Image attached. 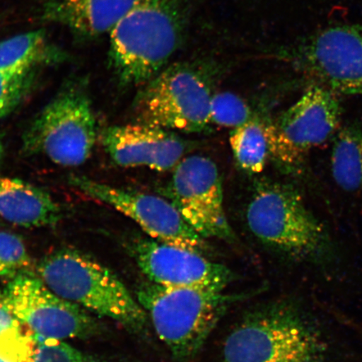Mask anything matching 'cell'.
Returning <instances> with one entry per match:
<instances>
[{"mask_svg": "<svg viewBox=\"0 0 362 362\" xmlns=\"http://www.w3.org/2000/svg\"><path fill=\"white\" fill-rule=\"evenodd\" d=\"M0 217L23 228H44L57 224L62 211L44 189L19 179L0 176Z\"/></svg>", "mask_w": 362, "mask_h": 362, "instance_id": "cell-16", "label": "cell"}, {"mask_svg": "<svg viewBox=\"0 0 362 362\" xmlns=\"http://www.w3.org/2000/svg\"><path fill=\"white\" fill-rule=\"evenodd\" d=\"M98 136L92 103L83 88H66L45 106L23 139L25 151L64 167L84 164Z\"/></svg>", "mask_w": 362, "mask_h": 362, "instance_id": "cell-7", "label": "cell"}, {"mask_svg": "<svg viewBox=\"0 0 362 362\" xmlns=\"http://www.w3.org/2000/svg\"><path fill=\"white\" fill-rule=\"evenodd\" d=\"M19 329V321L8 311L0 293V338L20 332Z\"/></svg>", "mask_w": 362, "mask_h": 362, "instance_id": "cell-24", "label": "cell"}, {"mask_svg": "<svg viewBox=\"0 0 362 362\" xmlns=\"http://www.w3.org/2000/svg\"><path fill=\"white\" fill-rule=\"evenodd\" d=\"M70 182L89 197L128 216L157 242L202 255L210 250L206 240L187 223L169 199L112 187L84 176H74Z\"/></svg>", "mask_w": 362, "mask_h": 362, "instance_id": "cell-10", "label": "cell"}, {"mask_svg": "<svg viewBox=\"0 0 362 362\" xmlns=\"http://www.w3.org/2000/svg\"><path fill=\"white\" fill-rule=\"evenodd\" d=\"M4 144H3V142L1 141V139H0V158H1L4 155Z\"/></svg>", "mask_w": 362, "mask_h": 362, "instance_id": "cell-26", "label": "cell"}, {"mask_svg": "<svg viewBox=\"0 0 362 362\" xmlns=\"http://www.w3.org/2000/svg\"><path fill=\"white\" fill-rule=\"evenodd\" d=\"M300 62L334 93L362 94V25L329 27L303 45Z\"/></svg>", "mask_w": 362, "mask_h": 362, "instance_id": "cell-12", "label": "cell"}, {"mask_svg": "<svg viewBox=\"0 0 362 362\" xmlns=\"http://www.w3.org/2000/svg\"><path fill=\"white\" fill-rule=\"evenodd\" d=\"M327 346L296 306L276 302L244 317L226 337L223 362H325Z\"/></svg>", "mask_w": 362, "mask_h": 362, "instance_id": "cell-2", "label": "cell"}, {"mask_svg": "<svg viewBox=\"0 0 362 362\" xmlns=\"http://www.w3.org/2000/svg\"><path fill=\"white\" fill-rule=\"evenodd\" d=\"M168 189L172 203L202 238H233L224 209L223 182L214 160L201 156L184 158L174 169Z\"/></svg>", "mask_w": 362, "mask_h": 362, "instance_id": "cell-11", "label": "cell"}, {"mask_svg": "<svg viewBox=\"0 0 362 362\" xmlns=\"http://www.w3.org/2000/svg\"><path fill=\"white\" fill-rule=\"evenodd\" d=\"M253 116L250 107L238 95L229 92L212 95L211 124L233 129L246 124Z\"/></svg>", "mask_w": 362, "mask_h": 362, "instance_id": "cell-20", "label": "cell"}, {"mask_svg": "<svg viewBox=\"0 0 362 362\" xmlns=\"http://www.w3.org/2000/svg\"><path fill=\"white\" fill-rule=\"evenodd\" d=\"M158 337L176 361L185 362L201 351L232 298L224 291L144 285L137 296Z\"/></svg>", "mask_w": 362, "mask_h": 362, "instance_id": "cell-4", "label": "cell"}, {"mask_svg": "<svg viewBox=\"0 0 362 362\" xmlns=\"http://www.w3.org/2000/svg\"><path fill=\"white\" fill-rule=\"evenodd\" d=\"M334 182L346 192L362 189V127L347 125L334 136L332 158Z\"/></svg>", "mask_w": 362, "mask_h": 362, "instance_id": "cell-18", "label": "cell"}, {"mask_svg": "<svg viewBox=\"0 0 362 362\" xmlns=\"http://www.w3.org/2000/svg\"><path fill=\"white\" fill-rule=\"evenodd\" d=\"M139 0H49L43 18L84 37L110 33Z\"/></svg>", "mask_w": 362, "mask_h": 362, "instance_id": "cell-15", "label": "cell"}, {"mask_svg": "<svg viewBox=\"0 0 362 362\" xmlns=\"http://www.w3.org/2000/svg\"><path fill=\"white\" fill-rule=\"evenodd\" d=\"M33 74L16 75L0 71V120L16 110L28 93Z\"/></svg>", "mask_w": 362, "mask_h": 362, "instance_id": "cell-23", "label": "cell"}, {"mask_svg": "<svg viewBox=\"0 0 362 362\" xmlns=\"http://www.w3.org/2000/svg\"><path fill=\"white\" fill-rule=\"evenodd\" d=\"M181 0H139L111 30L110 60L124 85H144L165 69L184 30Z\"/></svg>", "mask_w": 362, "mask_h": 362, "instance_id": "cell-1", "label": "cell"}, {"mask_svg": "<svg viewBox=\"0 0 362 362\" xmlns=\"http://www.w3.org/2000/svg\"><path fill=\"white\" fill-rule=\"evenodd\" d=\"M35 337V351L30 362H106L76 349L62 339Z\"/></svg>", "mask_w": 362, "mask_h": 362, "instance_id": "cell-22", "label": "cell"}, {"mask_svg": "<svg viewBox=\"0 0 362 362\" xmlns=\"http://www.w3.org/2000/svg\"><path fill=\"white\" fill-rule=\"evenodd\" d=\"M135 100L139 123L171 132L200 133L211 124V81L200 68L177 63L144 85Z\"/></svg>", "mask_w": 362, "mask_h": 362, "instance_id": "cell-6", "label": "cell"}, {"mask_svg": "<svg viewBox=\"0 0 362 362\" xmlns=\"http://www.w3.org/2000/svg\"><path fill=\"white\" fill-rule=\"evenodd\" d=\"M2 297L8 311L36 337L83 339L100 329L83 308L58 296L42 279L28 273L11 279Z\"/></svg>", "mask_w": 362, "mask_h": 362, "instance_id": "cell-9", "label": "cell"}, {"mask_svg": "<svg viewBox=\"0 0 362 362\" xmlns=\"http://www.w3.org/2000/svg\"><path fill=\"white\" fill-rule=\"evenodd\" d=\"M39 277L65 300L117 321L134 332H146L148 315L112 272L84 253L62 249L42 259Z\"/></svg>", "mask_w": 362, "mask_h": 362, "instance_id": "cell-3", "label": "cell"}, {"mask_svg": "<svg viewBox=\"0 0 362 362\" xmlns=\"http://www.w3.org/2000/svg\"><path fill=\"white\" fill-rule=\"evenodd\" d=\"M341 116L337 94L314 86L277 119L265 123L270 157L283 169L296 170L314 148L336 134Z\"/></svg>", "mask_w": 362, "mask_h": 362, "instance_id": "cell-8", "label": "cell"}, {"mask_svg": "<svg viewBox=\"0 0 362 362\" xmlns=\"http://www.w3.org/2000/svg\"><path fill=\"white\" fill-rule=\"evenodd\" d=\"M230 148L240 168L249 174H259L264 170L270 157L265 122L255 116L230 131Z\"/></svg>", "mask_w": 362, "mask_h": 362, "instance_id": "cell-19", "label": "cell"}, {"mask_svg": "<svg viewBox=\"0 0 362 362\" xmlns=\"http://www.w3.org/2000/svg\"><path fill=\"white\" fill-rule=\"evenodd\" d=\"M246 218L249 229L262 243L294 259H320L329 249L323 225L288 185H259L248 204Z\"/></svg>", "mask_w": 362, "mask_h": 362, "instance_id": "cell-5", "label": "cell"}, {"mask_svg": "<svg viewBox=\"0 0 362 362\" xmlns=\"http://www.w3.org/2000/svg\"><path fill=\"white\" fill-rule=\"evenodd\" d=\"M30 262L24 241L16 234L0 230V279L27 273Z\"/></svg>", "mask_w": 362, "mask_h": 362, "instance_id": "cell-21", "label": "cell"}, {"mask_svg": "<svg viewBox=\"0 0 362 362\" xmlns=\"http://www.w3.org/2000/svg\"><path fill=\"white\" fill-rule=\"evenodd\" d=\"M102 140L112 160L126 168L174 170L187 149L182 139L175 132L139 122L110 127L104 131Z\"/></svg>", "mask_w": 362, "mask_h": 362, "instance_id": "cell-14", "label": "cell"}, {"mask_svg": "<svg viewBox=\"0 0 362 362\" xmlns=\"http://www.w3.org/2000/svg\"><path fill=\"white\" fill-rule=\"evenodd\" d=\"M0 362H17V361H12L11 359L6 358V357H4L3 356H0Z\"/></svg>", "mask_w": 362, "mask_h": 362, "instance_id": "cell-25", "label": "cell"}, {"mask_svg": "<svg viewBox=\"0 0 362 362\" xmlns=\"http://www.w3.org/2000/svg\"><path fill=\"white\" fill-rule=\"evenodd\" d=\"M131 251L139 269L158 286L225 291L233 279L228 267L208 260L201 253L151 238L135 240Z\"/></svg>", "mask_w": 362, "mask_h": 362, "instance_id": "cell-13", "label": "cell"}, {"mask_svg": "<svg viewBox=\"0 0 362 362\" xmlns=\"http://www.w3.org/2000/svg\"><path fill=\"white\" fill-rule=\"evenodd\" d=\"M57 54L42 30L0 42V71L16 75L34 74L35 67L55 61Z\"/></svg>", "mask_w": 362, "mask_h": 362, "instance_id": "cell-17", "label": "cell"}]
</instances>
